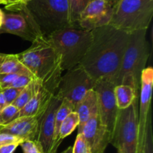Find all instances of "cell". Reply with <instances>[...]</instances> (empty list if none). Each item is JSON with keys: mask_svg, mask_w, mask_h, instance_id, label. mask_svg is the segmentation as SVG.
Masks as SVG:
<instances>
[{"mask_svg": "<svg viewBox=\"0 0 153 153\" xmlns=\"http://www.w3.org/2000/svg\"><path fill=\"white\" fill-rule=\"evenodd\" d=\"M91 33L92 41L79 64L94 80L105 79L114 84L129 34L111 25L96 28Z\"/></svg>", "mask_w": 153, "mask_h": 153, "instance_id": "cell-1", "label": "cell"}, {"mask_svg": "<svg viewBox=\"0 0 153 153\" xmlns=\"http://www.w3.org/2000/svg\"><path fill=\"white\" fill-rule=\"evenodd\" d=\"M147 30L129 33L128 43L114 85H126L136 92L140 91V79L149 56V44L146 39Z\"/></svg>", "mask_w": 153, "mask_h": 153, "instance_id": "cell-2", "label": "cell"}, {"mask_svg": "<svg viewBox=\"0 0 153 153\" xmlns=\"http://www.w3.org/2000/svg\"><path fill=\"white\" fill-rule=\"evenodd\" d=\"M48 40L60 56L63 71L80 64L92 41V33L80 27L70 26L49 34Z\"/></svg>", "mask_w": 153, "mask_h": 153, "instance_id": "cell-3", "label": "cell"}, {"mask_svg": "<svg viewBox=\"0 0 153 153\" xmlns=\"http://www.w3.org/2000/svg\"><path fill=\"white\" fill-rule=\"evenodd\" d=\"M22 7L45 37L72 26L67 0H31Z\"/></svg>", "mask_w": 153, "mask_h": 153, "instance_id": "cell-4", "label": "cell"}, {"mask_svg": "<svg viewBox=\"0 0 153 153\" xmlns=\"http://www.w3.org/2000/svg\"><path fill=\"white\" fill-rule=\"evenodd\" d=\"M153 16V0H119L109 25L125 32L147 30Z\"/></svg>", "mask_w": 153, "mask_h": 153, "instance_id": "cell-5", "label": "cell"}, {"mask_svg": "<svg viewBox=\"0 0 153 153\" xmlns=\"http://www.w3.org/2000/svg\"><path fill=\"white\" fill-rule=\"evenodd\" d=\"M110 143L122 153H138L137 99L128 108L119 111Z\"/></svg>", "mask_w": 153, "mask_h": 153, "instance_id": "cell-6", "label": "cell"}, {"mask_svg": "<svg viewBox=\"0 0 153 153\" xmlns=\"http://www.w3.org/2000/svg\"><path fill=\"white\" fill-rule=\"evenodd\" d=\"M16 55L34 79L39 80L53 68L59 59L47 37L43 35L37 37L28 49Z\"/></svg>", "mask_w": 153, "mask_h": 153, "instance_id": "cell-7", "label": "cell"}, {"mask_svg": "<svg viewBox=\"0 0 153 153\" xmlns=\"http://www.w3.org/2000/svg\"><path fill=\"white\" fill-rule=\"evenodd\" d=\"M63 70L59 56L53 68L42 79H36L37 85L34 95L29 102L19 110V117H34L40 119L47 108L52 97L55 95L62 76Z\"/></svg>", "mask_w": 153, "mask_h": 153, "instance_id": "cell-8", "label": "cell"}, {"mask_svg": "<svg viewBox=\"0 0 153 153\" xmlns=\"http://www.w3.org/2000/svg\"><path fill=\"white\" fill-rule=\"evenodd\" d=\"M96 81L94 80L85 69L78 64L67 70L61 76L55 95L61 100H67L75 106L82 100L85 94L94 89Z\"/></svg>", "mask_w": 153, "mask_h": 153, "instance_id": "cell-9", "label": "cell"}, {"mask_svg": "<svg viewBox=\"0 0 153 153\" xmlns=\"http://www.w3.org/2000/svg\"><path fill=\"white\" fill-rule=\"evenodd\" d=\"M116 85L108 79H101L96 81L94 91L96 92L98 102V115L102 124L113 135L119 109L116 105L114 88Z\"/></svg>", "mask_w": 153, "mask_h": 153, "instance_id": "cell-10", "label": "cell"}, {"mask_svg": "<svg viewBox=\"0 0 153 153\" xmlns=\"http://www.w3.org/2000/svg\"><path fill=\"white\" fill-rule=\"evenodd\" d=\"M14 11L17 13H4L0 34L9 33L31 43L39 36L43 35L23 7H19Z\"/></svg>", "mask_w": 153, "mask_h": 153, "instance_id": "cell-11", "label": "cell"}, {"mask_svg": "<svg viewBox=\"0 0 153 153\" xmlns=\"http://www.w3.org/2000/svg\"><path fill=\"white\" fill-rule=\"evenodd\" d=\"M62 100L56 95L54 96L47 108L39 119V134L37 141L41 146L44 153L56 152L61 143H55L54 134L55 114L62 102Z\"/></svg>", "mask_w": 153, "mask_h": 153, "instance_id": "cell-12", "label": "cell"}, {"mask_svg": "<svg viewBox=\"0 0 153 153\" xmlns=\"http://www.w3.org/2000/svg\"><path fill=\"white\" fill-rule=\"evenodd\" d=\"M114 7L105 0H92L79 16L78 25L80 28L91 31L110 24Z\"/></svg>", "mask_w": 153, "mask_h": 153, "instance_id": "cell-13", "label": "cell"}, {"mask_svg": "<svg viewBox=\"0 0 153 153\" xmlns=\"http://www.w3.org/2000/svg\"><path fill=\"white\" fill-rule=\"evenodd\" d=\"M153 86V69L147 67L143 70L140 79V106L138 111L139 123V147L138 153L143 144L145 134L146 123L147 117L151 111V100H152Z\"/></svg>", "mask_w": 153, "mask_h": 153, "instance_id": "cell-14", "label": "cell"}, {"mask_svg": "<svg viewBox=\"0 0 153 153\" xmlns=\"http://www.w3.org/2000/svg\"><path fill=\"white\" fill-rule=\"evenodd\" d=\"M81 134L88 142L92 153H104L111 140V133L102 124L98 114L88 120L84 125Z\"/></svg>", "mask_w": 153, "mask_h": 153, "instance_id": "cell-15", "label": "cell"}, {"mask_svg": "<svg viewBox=\"0 0 153 153\" xmlns=\"http://www.w3.org/2000/svg\"><path fill=\"white\" fill-rule=\"evenodd\" d=\"M0 132L12 134L24 140H37L39 120L34 117H19L6 126L0 128Z\"/></svg>", "mask_w": 153, "mask_h": 153, "instance_id": "cell-16", "label": "cell"}, {"mask_svg": "<svg viewBox=\"0 0 153 153\" xmlns=\"http://www.w3.org/2000/svg\"><path fill=\"white\" fill-rule=\"evenodd\" d=\"M74 111L79 115V125L78 133H81L84 125L90 118L98 114V102L96 92L94 89L88 91L79 102L75 106Z\"/></svg>", "mask_w": 153, "mask_h": 153, "instance_id": "cell-17", "label": "cell"}, {"mask_svg": "<svg viewBox=\"0 0 153 153\" xmlns=\"http://www.w3.org/2000/svg\"><path fill=\"white\" fill-rule=\"evenodd\" d=\"M7 73H16L33 76L19 61L16 54L0 53V74Z\"/></svg>", "mask_w": 153, "mask_h": 153, "instance_id": "cell-18", "label": "cell"}, {"mask_svg": "<svg viewBox=\"0 0 153 153\" xmlns=\"http://www.w3.org/2000/svg\"><path fill=\"white\" fill-rule=\"evenodd\" d=\"M114 97L117 107L119 110H123L129 107L137 99L138 93L131 87L126 85H117L114 88Z\"/></svg>", "mask_w": 153, "mask_h": 153, "instance_id": "cell-19", "label": "cell"}, {"mask_svg": "<svg viewBox=\"0 0 153 153\" xmlns=\"http://www.w3.org/2000/svg\"><path fill=\"white\" fill-rule=\"evenodd\" d=\"M74 111V106L67 100H63L62 102L60 105L59 108L57 110L55 114V134H54V142L55 143H61V141L58 140V131L60 126L65 118L70 114L71 112Z\"/></svg>", "mask_w": 153, "mask_h": 153, "instance_id": "cell-20", "label": "cell"}, {"mask_svg": "<svg viewBox=\"0 0 153 153\" xmlns=\"http://www.w3.org/2000/svg\"><path fill=\"white\" fill-rule=\"evenodd\" d=\"M79 125V115L76 112L73 111L65 118L60 126L58 131V140L62 141L65 137L71 134Z\"/></svg>", "mask_w": 153, "mask_h": 153, "instance_id": "cell-21", "label": "cell"}, {"mask_svg": "<svg viewBox=\"0 0 153 153\" xmlns=\"http://www.w3.org/2000/svg\"><path fill=\"white\" fill-rule=\"evenodd\" d=\"M91 1L92 0H67L72 26L79 27L78 22L81 13Z\"/></svg>", "mask_w": 153, "mask_h": 153, "instance_id": "cell-22", "label": "cell"}, {"mask_svg": "<svg viewBox=\"0 0 153 153\" xmlns=\"http://www.w3.org/2000/svg\"><path fill=\"white\" fill-rule=\"evenodd\" d=\"M36 85H37V81H36V79H34L31 81V83L28 84L21 91L20 94L15 100V101L12 103V105L17 108L19 110H21L34 95Z\"/></svg>", "mask_w": 153, "mask_h": 153, "instance_id": "cell-23", "label": "cell"}, {"mask_svg": "<svg viewBox=\"0 0 153 153\" xmlns=\"http://www.w3.org/2000/svg\"><path fill=\"white\" fill-rule=\"evenodd\" d=\"M139 153H153V131L152 124V111L149 114L146 123L143 144Z\"/></svg>", "mask_w": 153, "mask_h": 153, "instance_id": "cell-24", "label": "cell"}, {"mask_svg": "<svg viewBox=\"0 0 153 153\" xmlns=\"http://www.w3.org/2000/svg\"><path fill=\"white\" fill-rule=\"evenodd\" d=\"M19 110L13 105H8L0 112V126H6L19 117Z\"/></svg>", "mask_w": 153, "mask_h": 153, "instance_id": "cell-25", "label": "cell"}, {"mask_svg": "<svg viewBox=\"0 0 153 153\" xmlns=\"http://www.w3.org/2000/svg\"><path fill=\"white\" fill-rule=\"evenodd\" d=\"M73 153H92L88 142L81 133L77 134L73 146Z\"/></svg>", "mask_w": 153, "mask_h": 153, "instance_id": "cell-26", "label": "cell"}, {"mask_svg": "<svg viewBox=\"0 0 153 153\" xmlns=\"http://www.w3.org/2000/svg\"><path fill=\"white\" fill-rule=\"evenodd\" d=\"M19 146L22 147L23 153H44L41 146L37 140H24Z\"/></svg>", "mask_w": 153, "mask_h": 153, "instance_id": "cell-27", "label": "cell"}, {"mask_svg": "<svg viewBox=\"0 0 153 153\" xmlns=\"http://www.w3.org/2000/svg\"><path fill=\"white\" fill-rule=\"evenodd\" d=\"M22 89L14 88H7L0 90V92L3 94L7 105H12L15 101Z\"/></svg>", "mask_w": 153, "mask_h": 153, "instance_id": "cell-28", "label": "cell"}, {"mask_svg": "<svg viewBox=\"0 0 153 153\" xmlns=\"http://www.w3.org/2000/svg\"><path fill=\"white\" fill-rule=\"evenodd\" d=\"M34 78L33 76H28V75H18L17 77L16 78L10 88H19V89H23L29 83H31V81L34 79Z\"/></svg>", "mask_w": 153, "mask_h": 153, "instance_id": "cell-29", "label": "cell"}, {"mask_svg": "<svg viewBox=\"0 0 153 153\" xmlns=\"http://www.w3.org/2000/svg\"><path fill=\"white\" fill-rule=\"evenodd\" d=\"M18 75L16 73H7V74H0V89L10 88L13 81L16 79Z\"/></svg>", "mask_w": 153, "mask_h": 153, "instance_id": "cell-30", "label": "cell"}, {"mask_svg": "<svg viewBox=\"0 0 153 153\" xmlns=\"http://www.w3.org/2000/svg\"><path fill=\"white\" fill-rule=\"evenodd\" d=\"M22 142V140L16 136L7 133L0 132V146L13 143H21Z\"/></svg>", "mask_w": 153, "mask_h": 153, "instance_id": "cell-31", "label": "cell"}, {"mask_svg": "<svg viewBox=\"0 0 153 153\" xmlns=\"http://www.w3.org/2000/svg\"><path fill=\"white\" fill-rule=\"evenodd\" d=\"M19 145V143H13L0 146V153H13Z\"/></svg>", "mask_w": 153, "mask_h": 153, "instance_id": "cell-32", "label": "cell"}, {"mask_svg": "<svg viewBox=\"0 0 153 153\" xmlns=\"http://www.w3.org/2000/svg\"><path fill=\"white\" fill-rule=\"evenodd\" d=\"M31 0H16L14 3L10 4V5L5 6V8L8 10H11L13 11L16 9L19 8L20 7H23L25 6L27 3H28L29 1H31Z\"/></svg>", "mask_w": 153, "mask_h": 153, "instance_id": "cell-33", "label": "cell"}, {"mask_svg": "<svg viewBox=\"0 0 153 153\" xmlns=\"http://www.w3.org/2000/svg\"><path fill=\"white\" fill-rule=\"evenodd\" d=\"M7 105H8L6 102L5 100H4V96H3V94L0 92V112H1Z\"/></svg>", "mask_w": 153, "mask_h": 153, "instance_id": "cell-34", "label": "cell"}, {"mask_svg": "<svg viewBox=\"0 0 153 153\" xmlns=\"http://www.w3.org/2000/svg\"><path fill=\"white\" fill-rule=\"evenodd\" d=\"M16 0H0V4H4L5 6L10 5L16 1Z\"/></svg>", "mask_w": 153, "mask_h": 153, "instance_id": "cell-35", "label": "cell"}, {"mask_svg": "<svg viewBox=\"0 0 153 153\" xmlns=\"http://www.w3.org/2000/svg\"><path fill=\"white\" fill-rule=\"evenodd\" d=\"M105 1L106 2H108L109 4H111V5L113 6V7H114V6L116 5L117 3V1H119V0H105Z\"/></svg>", "mask_w": 153, "mask_h": 153, "instance_id": "cell-36", "label": "cell"}, {"mask_svg": "<svg viewBox=\"0 0 153 153\" xmlns=\"http://www.w3.org/2000/svg\"><path fill=\"white\" fill-rule=\"evenodd\" d=\"M62 153H73V146H69L65 151H64Z\"/></svg>", "mask_w": 153, "mask_h": 153, "instance_id": "cell-37", "label": "cell"}, {"mask_svg": "<svg viewBox=\"0 0 153 153\" xmlns=\"http://www.w3.org/2000/svg\"><path fill=\"white\" fill-rule=\"evenodd\" d=\"M3 14H4V12L0 9V26L1 25V22H2V19H3Z\"/></svg>", "mask_w": 153, "mask_h": 153, "instance_id": "cell-38", "label": "cell"}, {"mask_svg": "<svg viewBox=\"0 0 153 153\" xmlns=\"http://www.w3.org/2000/svg\"><path fill=\"white\" fill-rule=\"evenodd\" d=\"M117 153H122L120 152V151H119V150H117Z\"/></svg>", "mask_w": 153, "mask_h": 153, "instance_id": "cell-39", "label": "cell"}, {"mask_svg": "<svg viewBox=\"0 0 153 153\" xmlns=\"http://www.w3.org/2000/svg\"><path fill=\"white\" fill-rule=\"evenodd\" d=\"M54 153H56V152H54Z\"/></svg>", "mask_w": 153, "mask_h": 153, "instance_id": "cell-40", "label": "cell"}, {"mask_svg": "<svg viewBox=\"0 0 153 153\" xmlns=\"http://www.w3.org/2000/svg\"><path fill=\"white\" fill-rule=\"evenodd\" d=\"M0 128H1V126H0Z\"/></svg>", "mask_w": 153, "mask_h": 153, "instance_id": "cell-41", "label": "cell"}, {"mask_svg": "<svg viewBox=\"0 0 153 153\" xmlns=\"http://www.w3.org/2000/svg\"><path fill=\"white\" fill-rule=\"evenodd\" d=\"M0 90H1V89H0Z\"/></svg>", "mask_w": 153, "mask_h": 153, "instance_id": "cell-42", "label": "cell"}]
</instances>
